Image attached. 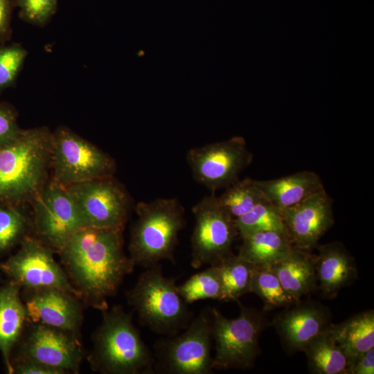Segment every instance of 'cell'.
<instances>
[{
	"instance_id": "ffe728a7",
	"label": "cell",
	"mask_w": 374,
	"mask_h": 374,
	"mask_svg": "<svg viewBox=\"0 0 374 374\" xmlns=\"http://www.w3.org/2000/svg\"><path fill=\"white\" fill-rule=\"evenodd\" d=\"M256 182L265 198L279 211L324 189L320 176L310 170Z\"/></svg>"
},
{
	"instance_id": "1f68e13d",
	"label": "cell",
	"mask_w": 374,
	"mask_h": 374,
	"mask_svg": "<svg viewBox=\"0 0 374 374\" xmlns=\"http://www.w3.org/2000/svg\"><path fill=\"white\" fill-rule=\"evenodd\" d=\"M19 17L24 21L38 27L45 26L57 10V0H15Z\"/></svg>"
},
{
	"instance_id": "7c38bea8",
	"label": "cell",
	"mask_w": 374,
	"mask_h": 374,
	"mask_svg": "<svg viewBox=\"0 0 374 374\" xmlns=\"http://www.w3.org/2000/svg\"><path fill=\"white\" fill-rule=\"evenodd\" d=\"M186 161L194 179L215 193L239 179L253 161V154L242 136L215 142L189 150Z\"/></svg>"
},
{
	"instance_id": "d6986e66",
	"label": "cell",
	"mask_w": 374,
	"mask_h": 374,
	"mask_svg": "<svg viewBox=\"0 0 374 374\" xmlns=\"http://www.w3.org/2000/svg\"><path fill=\"white\" fill-rule=\"evenodd\" d=\"M20 290L17 284L9 280L0 285V352L9 374L13 373L12 350L28 323Z\"/></svg>"
},
{
	"instance_id": "7402d4cb",
	"label": "cell",
	"mask_w": 374,
	"mask_h": 374,
	"mask_svg": "<svg viewBox=\"0 0 374 374\" xmlns=\"http://www.w3.org/2000/svg\"><path fill=\"white\" fill-rule=\"evenodd\" d=\"M238 255L256 267H270L284 258L293 243L287 231H260L241 238Z\"/></svg>"
},
{
	"instance_id": "2e32d148",
	"label": "cell",
	"mask_w": 374,
	"mask_h": 374,
	"mask_svg": "<svg viewBox=\"0 0 374 374\" xmlns=\"http://www.w3.org/2000/svg\"><path fill=\"white\" fill-rule=\"evenodd\" d=\"M28 321L73 332L79 337L84 303L75 295L58 288L24 290Z\"/></svg>"
},
{
	"instance_id": "e575fe53",
	"label": "cell",
	"mask_w": 374,
	"mask_h": 374,
	"mask_svg": "<svg viewBox=\"0 0 374 374\" xmlns=\"http://www.w3.org/2000/svg\"><path fill=\"white\" fill-rule=\"evenodd\" d=\"M13 373L18 374H64L61 370L29 360H12Z\"/></svg>"
},
{
	"instance_id": "7a4b0ae2",
	"label": "cell",
	"mask_w": 374,
	"mask_h": 374,
	"mask_svg": "<svg viewBox=\"0 0 374 374\" xmlns=\"http://www.w3.org/2000/svg\"><path fill=\"white\" fill-rule=\"evenodd\" d=\"M53 132L22 129L0 147V203L30 204L48 182Z\"/></svg>"
},
{
	"instance_id": "ac0fdd59",
	"label": "cell",
	"mask_w": 374,
	"mask_h": 374,
	"mask_svg": "<svg viewBox=\"0 0 374 374\" xmlns=\"http://www.w3.org/2000/svg\"><path fill=\"white\" fill-rule=\"evenodd\" d=\"M315 271L317 285L321 295L332 299L343 288L349 286L357 278L355 258L340 242L317 244Z\"/></svg>"
},
{
	"instance_id": "3957f363",
	"label": "cell",
	"mask_w": 374,
	"mask_h": 374,
	"mask_svg": "<svg viewBox=\"0 0 374 374\" xmlns=\"http://www.w3.org/2000/svg\"><path fill=\"white\" fill-rule=\"evenodd\" d=\"M102 312L87 357L91 368L103 374L154 373V354L134 325L132 314L120 305Z\"/></svg>"
},
{
	"instance_id": "9c48e42d",
	"label": "cell",
	"mask_w": 374,
	"mask_h": 374,
	"mask_svg": "<svg viewBox=\"0 0 374 374\" xmlns=\"http://www.w3.org/2000/svg\"><path fill=\"white\" fill-rule=\"evenodd\" d=\"M30 235L55 253L62 249L69 239L84 228L71 195L66 187L51 180L30 203Z\"/></svg>"
},
{
	"instance_id": "484cf974",
	"label": "cell",
	"mask_w": 374,
	"mask_h": 374,
	"mask_svg": "<svg viewBox=\"0 0 374 374\" xmlns=\"http://www.w3.org/2000/svg\"><path fill=\"white\" fill-rule=\"evenodd\" d=\"M30 229L31 213L26 204L0 203V255L20 244Z\"/></svg>"
},
{
	"instance_id": "d4e9b609",
	"label": "cell",
	"mask_w": 374,
	"mask_h": 374,
	"mask_svg": "<svg viewBox=\"0 0 374 374\" xmlns=\"http://www.w3.org/2000/svg\"><path fill=\"white\" fill-rule=\"evenodd\" d=\"M217 267L221 278L224 301H238L251 293V285L256 267L233 253L222 259Z\"/></svg>"
},
{
	"instance_id": "8fae6325",
	"label": "cell",
	"mask_w": 374,
	"mask_h": 374,
	"mask_svg": "<svg viewBox=\"0 0 374 374\" xmlns=\"http://www.w3.org/2000/svg\"><path fill=\"white\" fill-rule=\"evenodd\" d=\"M66 188L84 227L124 229L131 208L130 198L114 176Z\"/></svg>"
},
{
	"instance_id": "8992f818",
	"label": "cell",
	"mask_w": 374,
	"mask_h": 374,
	"mask_svg": "<svg viewBox=\"0 0 374 374\" xmlns=\"http://www.w3.org/2000/svg\"><path fill=\"white\" fill-rule=\"evenodd\" d=\"M239 306L240 314L235 319L225 317L215 308H210L215 346L214 369H247L260 354L258 339L267 319L263 312L240 303Z\"/></svg>"
},
{
	"instance_id": "4fadbf2b",
	"label": "cell",
	"mask_w": 374,
	"mask_h": 374,
	"mask_svg": "<svg viewBox=\"0 0 374 374\" xmlns=\"http://www.w3.org/2000/svg\"><path fill=\"white\" fill-rule=\"evenodd\" d=\"M19 249L0 263V271L24 290L58 288L75 295L64 268L54 258L55 252L31 235Z\"/></svg>"
},
{
	"instance_id": "9a60e30c",
	"label": "cell",
	"mask_w": 374,
	"mask_h": 374,
	"mask_svg": "<svg viewBox=\"0 0 374 374\" xmlns=\"http://www.w3.org/2000/svg\"><path fill=\"white\" fill-rule=\"evenodd\" d=\"M293 244L310 251L333 226V200L321 190L279 211Z\"/></svg>"
},
{
	"instance_id": "4dcf8cb0",
	"label": "cell",
	"mask_w": 374,
	"mask_h": 374,
	"mask_svg": "<svg viewBox=\"0 0 374 374\" xmlns=\"http://www.w3.org/2000/svg\"><path fill=\"white\" fill-rule=\"evenodd\" d=\"M27 55L21 44H0V95L15 84Z\"/></svg>"
},
{
	"instance_id": "ba28073f",
	"label": "cell",
	"mask_w": 374,
	"mask_h": 374,
	"mask_svg": "<svg viewBox=\"0 0 374 374\" xmlns=\"http://www.w3.org/2000/svg\"><path fill=\"white\" fill-rule=\"evenodd\" d=\"M50 169L52 181L73 184L114 176L112 157L66 126L53 132Z\"/></svg>"
},
{
	"instance_id": "836d02e7",
	"label": "cell",
	"mask_w": 374,
	"mask_h": 374,
	"mask_svg": "<svg viewBox=\"0 0 374 374\" xmlns=\"http://www.w3.org/2000/svg\"><path fill=\"white\" fill-rule=\"evenodd\" d=\"M15 8V0H0V44L11 40L12 15Z\"/></svg>"
},
{
	"instance_id": "44dd1931",
	"label": "cell",
	"mask_w": 374,
	"mask_h": 374,
	"mask_svg": "<svg viewBox=\"0 0 374 374\" xmlns=\"http://www.w3.org/2000/svg\"><path fill=\"white\" fill-rule=\"evenodd\" d=\"M270 268L296 301L313 292L317 285L315 256L310 251L293 245L290 253Z\"/></svg>"
},
{
	"instance_id": "d6a6232c",
	"label": "cell",
	"mask_w": 374,
	"mask_h": 374,
	"mask_svg": "<svg viewBox=\"0 0 374 374\" xmlns=\"http://www.w3.org/2000/svg\"><path fill=\"white\" fill-rule=\"evenodd\" d=\"M17 116L12 105L0 101V147L13 141L21 132Z\"/></svg>"
},
{
	"instance_id": "603a6c76",
	"label": "cell",
	"mask_w": 374,
	"mask_h": 374,
	"mask_svg": "<svg viewBox=\"0 0 374 374\" xmlns=\"http://www.w3.org/2000/svg\"><path fill=\"white\" fill-rule=\"evenodd\" d=\"M328 330L350 362L362 353L374 348V312L363 311L339 324L331 323Z\"/></svg>"
},
{
	"instance_id": "f1b7e54d",
	"label": "cell",
	"mask_w": 374,
	"mask_h": 374,
	"mask_svg": "<svg viewBox=\"0 0 374 374\" xmlns=\"http://www.w3.org/2000/svg\"><path fill=\"white\" fill-rule=\"evenodd\" d=\"M251 293L258 295L264 303V311L287 308L296 301L283 288L278 278L270 267H256Z\"/></svg>"
},
{
	"instance_id": "f546056e",
	"label": "cell",
	"mask_w": 374,
	"mask_h": 374,
	"mask_svg": "<svg viewBox=\"0 0 374 374\" xmlns=\"http://www.w3.org/2000/svg\"><path fill=\"white\" fill-rule=\"evenodd\" d=\"M234 220L238 233L241 238L260 231H287L279 211L267 201L258 204L251 211L235 218Z\"/></svg>"
},
{
	"instance_id": "e0dca14e",
	"label": "cell",
	"mask_w": 374,
	"mask_h": 374,
	"mask_svg": "<svg viewBox=\"0 0 374 374\" xmlns=\"http://www.w3.org/2000/svg\"><path fill=\"white\" fill-rule=\"evenodd\" d=\"M287 308L276 316L273 325L289 353L303 351L332 323L330 310L319 302L299 301Z\"/></svg>"
},
{
	"instance_id": "52a82bcc",
	"label": "cell",
	"mask_w": 374,
	"mask_h": 374,
	"mask_svg": "<svg viewBox=\"0 0 374 374\" xmlns=\"http://www.w3.org/2000/svg\"><path fill=\"white\" fill-rule=\"evenodd\" d=\"M213 341L210 308L193 318L179 333L166 336L154 346L155 373L211 374Z\"/></svg>"
},
{
	"instance_id": "30bf717a",
	"label": "cell",
	"mask_w": 374,
	"mask_h": 374,
	"mask_svg": "<svg viewBox=\"0 0 374 374\" xmlns=\"http://www.w3.org/2000/svg\"><path fill=\"white\" fill-rule=\"evenodd\" d=\"M195 226L191 235L192 267L216 265L232 253L238 234L234 218L221 206L215 193L202 198L193 208Z\"/></svg>"
},
{
	"instance_id": "4316f807",
	"label": "cell",
	"mask_w": 374,
	"mask_h": 374,
	"mask_svg": "<svg viewBox=\"0 0 374 374\" xmlns=\"http://www.w3.org/2000/svg\"><path fill=\"white\" fill-rule=\"evenodd\" d=\"M217 198L221 206L234 219L247 213L258 204L267 201L256 180L251 178L238 179Z\"/></svg>"
},
{
	"instance_id": "5bb4252c",
	"label": "cell",
	"mask_w": 374,
	"mask_h": 374,
	"mask_svg": "<svg viewBox=\"0 0 374 374\" xmlns=\"http://www.w3.org/2000/svg\"><path fill=\"white\" fill-rule=\"evenodd\" d=\"M80 338L66 330L28 322L12 360L33 361L64 373H78L84 355Z\"/></svg>"
},
{
	"instance_id": "277c9868",
	"label": "cell",
	"mask_w": 374,
	"mask_h": 374,
	"mask_svg": "<svg viewBox=\"0 0 374 374\" xmlns=\"http://www.w3.org/2000/svg\"><path fill=\"white\" fill-rule=\"evenodd\" d=\"M135 210L128 247L135 265L148 268L165 260L175 263L179 234L186 224L181 204L177 198H157L138 203Z\"/></svg>"
},
{
	"instance_id": "83f0119b",
	"label": "cell",
	"mask_w": 374,
	"mask_h": 374,
	"mask_svg": "<svg viewBox=\"0 0 374 374\" xmlns=\"http://www.w3.org/2000/svg\"><path fill=\"white\" fill-rule=\"evenodd\" d=\"M177 290L188 305L199 300L224 299L222 284L216 265H211L191 276L182 285L177 286Z\"/></svg>"
},
{
	"instance_id": "6da1fadb",
	"label": "cell",
	"mask_w": 374,
	"mask_h": 374,
	"mask_svg": "<svg viewBox=\"0 0 374 374\" xmlns=\"http://www.w3.org/2000/svg\"><path fill=\"white\" fill-rule=\"evenodd\" d=\"M124 229L84 227L58 253L70 283L84 306L101 312L135 263L123 249Z\"/></svg>"
},
{
	"instance_id": "cb8c5ba5",
	"label": "cell",
	"mask_w": 374,
	"mask_h": 374,
	"mask_svg": "<svg viewBox=\"0 0 374 374\" xmlns=\"http://www.w3.org/2000/svg\"><path fill=\"white\" fill-rule=\"evenodd\" d=\"M303 351L312 373L349 374V359L328 328L311 341Z\"/></svg>"
},
{
	"instance_id": "d590c367",
	"label": "cell",
	"mask_w": 374,
	"mask_h": 374,
	"mask_svg": "<svg viewBox=\"0 0 374 374\" xmlns=\"http://www.w3.org/2000/svg\"><path fill=\"white\" fill-rule=\"evenodd\" d=\"M374 373V348L358 355L350 362L349 374Z\"/></svg>"
},
{
	"instance_id": "5b68a950",
	"label": "cell",
	"mask_w": 374,
	"mask_h": 374,
	"mask_svg": "<svg viewBox=\"0 0 374 374\" xmlns=\"http://www.w3.org/2000/svg\"><path fill=\"white\" fill-rule=\"evenodd\" d=\"M126 297L140 323L157 334L175 335L193 318L175 279L166 277L159 264L146 268Z\"/></svg>"
}]
</instances>
